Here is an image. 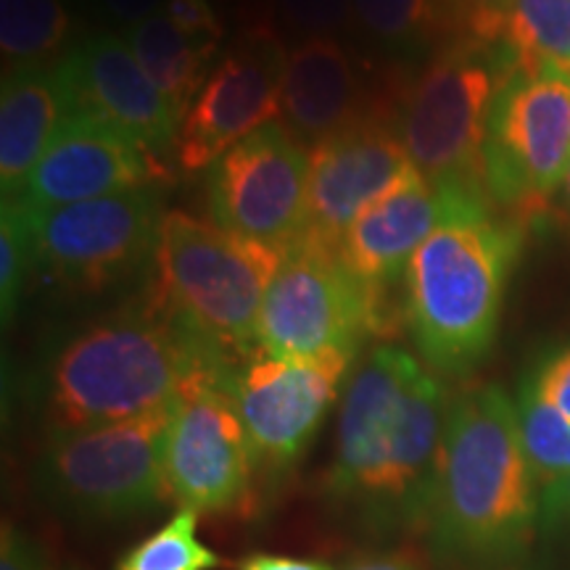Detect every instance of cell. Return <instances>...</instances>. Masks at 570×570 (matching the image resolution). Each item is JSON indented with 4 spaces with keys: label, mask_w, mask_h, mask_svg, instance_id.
I'll return each mask as SVG.
<instances>
[{
    "label": "cell",
    "mask_w": 570,
    "mask_h": 570,
    "mask_svg": "<svg viewBox=\"0 0 570 570\" xmlns=\"http://www.w3.org/2000/svg\"><path fill=\"white\" fill-rule=\"evenodd\" d=\"M518 423L525 454L541 489L570 475V420L525 381L518 396Z\"/></svg>",
    "instance_id": "cb8c5ba5"
},
{
    "label": "cell",
    "mask_w": 570,
    "mask_h": 570,
    "mask_svg": "<svg viewBox=\"0 0 570 570\" xmlns=\"http://www.w3.org/2000/svg\"><path fill=\"white\" fill-rule=\"evenodd\" d=\"M0 570H48L46 554L30 533L6 523L0 539Z\"/></svg>",
    "instance_id": "1f68e13d"
},
{
    "label": "cell",
    "mask_w": 570,
    "mask_h": 570,
    "mask_svg": "<svg viewBox=\"0 0 570 570\" xmlns=\"http://www.w3.org/2000/svg\"><path fill=\"white\" fill-rule=\"evenodd\" d=\"M512 75L515 63L504 42L475 40L454 42L420 71L396 125L410 161L428 183L487 194L483 142L489 114Z\"/></svg>",
    "instance_id": "8992f818"
},
{
    "label": "cell",
    "mask_w": 570,
    "mask_h": 570,
    "mask_svg": "<svg viewBox=\"0 0 570 570\" xmlns=\"http://www.w3.org/2000/svg\"><path fill=\"white\" fill-rule=\"evenodd\" d=\"M164 13L183 32L194 35L198 40L214 42V46H219V40H223V21H219L209 0H167Z\"/></svg>",
    "instance_id": "4dcf8cb0"
},
{
    "label": "cell",
    "mask_w": 570,
    "mask_h": 570,
    "mask_svg": "<svg viewBox=\"0 0 570 570\" xmlns=\"http://www.w3.org/2000/svg\"><path fill=\"white\" fill-rule=\"evenodd\" d=\"M206 190L214 223L288 254L309 217V151L269 122L212 164Z\"/></svg>",
    "instance_id": "7c38bea8"
},
{
    "label": "cell",
    "mask_w": 570,
    "mask_h": 570,
    "mask_svg": "<svg viewBox=\"0 0 570 570\" xmlns=\"http://www.w3.org/2000/svg\"><path fill=\"white\" fill-rule=\"evenodd\" d=\"M67 114L82 111L130 135L161 164L175 154L183 119L119 35H92L56 63Z\"/></svg>",
    "instance_id": "2e32d148"
},
{
    "label": "cell",
    "mask_w": 570,
    "mask_h": 570,
    "mask_svg": "<svg viewBox=\"0 0 570 570\" xmlns=\"http://www.w3.org/2000/svg\"><path fill=\"white\" fill-rule=\"evenodd\" d=\"M277 17L291 32L309 38H333L354 19V0H275Z\"/></svg>",
    "instance_id": "83f0119b"
},
{
    "label": "cell",
    "mask_w": 570,
    "mask_h": 570,
    "mask_svg": "<svg viewBox=\"0 0 570 570\" xmlns=\"http://www.w3.org/2000/svg\"><path fill=\"white\" fill-rule=\"evenodd\" d=\"M161 217L151 185L92 202L27 209L35 262L75 291H101L132 273L154 254Z\"/></svg>",
    "instance_id": "8fae6325"
},
{
    "label": "cell",
    "mask_w": 570,
    "mask_h": 570,
    "mask_svg": "<svg viewBox=\"0 0 570 570\" xmlns=\"http://www.w3.org/2000/svg\"><path fill=\"white\" fill-rule=\"evenodd\" d=\"M235 370L198 373L169 412L164 473L169 499L198 515H223L246 502L256 458L233 399Z\"/></svg>",
    "instance_id": "9c48e42d"
},
{
    "label": "cell",
    "mask_w": 570,
    "mask_h": 570,
    "mask_svg": "<svg viewBox=\"0 0 570 570\" xmlns=\"http://www.w3.org/2000/svg\"><path fill=\"white\" fill-rule=\"evenodd\" d=\"M0 225H3L0 227V306H3V320L9 323L13 312H17L21 291H24L35 252L30 219H27V209L17 198H3Z\"/></svg>",
    "instance_id": "4316f807"
},
{
    "label": "cell",
    "mask_w": 570,
    "mask_h": 570,
    "mask_svg": "<svg viewBox=\"0 0 570 570\" xmlns=\"http://www.w3.org/2000/svg\"><path fill=\"white\" fill-rule=\"evenodd\" d=\"M468 198H489L462 188H436L410 167L381 198L354 219L338 246V259L367 288L389 291L407 273L425 238Z\"/></svg>",
    "instance_id": "ac0fdd59"
},
{
    "label": "cell",
    "mask_w": 570,
    "mask_h": 570,
    "mask_svg": "<svg viewBox=\"0 0 570 570\" xmlns=\"http://www.w3.org/2000/svg\"><path fill=\"white\" fill-rule=\"evenodd\" d=\"M433 13L441 11L462 30V40L502 42V27L512 0H431Z\"/></svg>",
    "instance_id": "f1b7e54d"
},
{
    "label": "cell",
    "mask_w": 570,
    "mask_h": 570,
    "mask_svg": "<svg viewBox=\"0 0 570 570\" xmlns=\"http://www.w3.org/2000/svg\"><path fill=\"white\" fill-rule=\"evenodd\" d=\"M529 383L539 396H544L570 420V344L541 360Z\"/></svg>",
    "instance_id": "f546056e"
},
{
    "label": "cell",
    "mask_w": 570,
    "mask_h": 570,
    "mask_svg": "<svg viewBox=\"0 0 570 570\" xmlns=\"http://www.w3.org/2000/svg\"><path fill=\"white\" fill-rule=\"evenodd\" d=\"M238 570H336L325 562L288 558V554H252L240 562Z\"/></svg>",
    "instance_id": "836d02e7"
},
{
    "label": "cell",
    "mask_w": 570,
    "mask_h": 570,
    "mask_svg": "<svg viewBox=\"0 0 570 570\" xmlns=\"http://www.w3.org/2000/svg\"><path fill=\"white\" fill-rule=\"evenodd\" d=\"M169 412L56 433L38 465L42 491L85 520H127L164 508L173 502L164 473Z\"/></svg>",
    "instance_id": "52a82bcc"
},
{
    "label": "cell",
    "mask_w": 570,
    "mask_h": 570,
    "mask_svg": "<svg viewBox=\"0 0 570 570\" xmlns=\"http://www.w3.org/2000/svg\"><path fill=\"white\" fill-rule=\"evenodd\" d=\"M219 554L198 537V512L177 510L117 562V570H217Z\"/></svg>",
    "instance_id": "d4e9b609"
},
{
    "label": "cell",
    "mask_w": 570,
    "mask_h": 570,
    "mask_svg": "<svg viewBox=\"0 0 570 570\" xmlns=\"http://www.w3.org/2000/svg\"><path fill=\"white\" fill-rule=\"evenodd\" d=\"M63 0H0V53L11 67L42 63L69 38Z\"/></svg>",
    "instance_id": "603a6c76"
},
{
    "label": "cell",
    "mask_w": 570,
    "mask_h": 570,
    "mask_svg": "<svg viewBox=\"0 0 570 570\" xmlns=\"http://www.w3.org/2000/svg\"><path fill=\"white\" fill-rule=\"evenodd\" d=\"M125 40L151 82L183 119L202 92L206 77L212 75L209 61L217 53V46L183 32L164 11L127 27Z\"/></svg>",
    "instance_id": "44dd1931"
},
{
    "label": "cell",
    "mask_w": 570,
    "mask_h": 570,
    "mask_svg": "<svg viewBox=\"0 0 570 570\" xmlns=\"http://www.w3.org/2000/svg\"><path fill=\"white\" fill-rule=\"evenodd\" d=\"M570 164V71L512 75L491 104L483 183L491 202L537 206L566 180Z\"/></svg>",
    "instance_id": "30bf717a"
},
{
    "label": "cell",
    "mask_w": 570,
    "mask_h": 570,
    "mask_svg": "<svg viewBox=\"0 0 570 570\" xmlns=\"http://www.w3.org/2000/svg\"><path fill=\"white\" fill-rule=\"evenodd\" d=\"M541 510L539 481L502 386L452 399L425 529L446 558L475 568L523 560Z\"/></svg>",
    "instance_id": "7a4b0ae2"
},
{
    "label": "cell",
    "mask_w": 570,
    "mask_h": 570,
    "mask_svg": "<svg viewBox=\"0 0 570 570\" xmlns=\"http://www.w3.org/2000/svg\"><path fill=\"white\" fill-rule=\"evenodd\" d=\"M541 504L550 515H568L570 518V475L552 483V487L544 489V497H541Z\"/></svg>",
    "instance_id": "e575fe53"
},
{
    "label": "cell",
    "mask_w": 570,
    "mask_h": 570,
    "mask_svg": "<svg viewBox=\"0 0 570 570\" xmlns=\"http://www.w3.org/2000/svg\"><path fill=\"white\" fill-rule=\"evenodd\" d=\"M410 167L415 164L410 161L399 125L377 114H365L315 142L309 148V217L298 244L338 252L354 219Z\"/></svg>",
    "instance_id": "9a60e30c"
},
{
    "label": "cell",
    "mask_w": 570,
    "mask_h": 570,
    "mask_svg": "<svg viewBox=\"0 0 570 570\" xmlns=\"http://www.w3.org/2000/svg\"><path fill=\"white\" fill-rule=\"evenodd\" d=\"M283 252L188 212L161 217L151 312L194 333L235 367L256 348V325Z\"/></svg>",
    "instance_id": "5b68a950"
},
{
    "label": "cell",
    "mask_w": 570,
    "mask_h": 570,
    "mask_svg": "<svg viewBox=\"0 0 570 570\" xmlns=\"http://www.w3.org/2000/svg\"><path fill=\"white\" fill-rule=\"evenodd\" d=\"M98 3H101V9L109 13L111 19L132 27V24H140V21L151 19L154 13L164 11L167 0H98Z\"/></svg>",
    "instance_id": "d6a6232c"
},
{
    "label": "cell",
    "mask_w": 570,
    "mask_h": 570,
    "mask_svg": "<svg viewBox=\"0 0 570 570\" xmlns=\"http://www.w3.org/2000/svg\"><path fill=\"white\" fill-rule=\"evenodd\" d=\"M562 194H566V202H568V209H570V164H568L566 180H562Z\"/></svg>",
    "instance_id": "8d00e7d4"
},
{
    "label": "cell",
    "mask_w": 570,
    "mask_h": 570,
    "mask_svg": "<svg viewBox=\"0 0 570 570\" xmlns=\"http://www.w3.org/2000/svg\"><path fill=\"white\" fill-rule=\"evenodd\" d=\"M502 42L515 63V75L570 71V0H512Z\"/></svg>",
    "instance_id": "7402d4cb"
},
{
    "label": "cell",
    "mask_w": 570,
    "mask_h": 570,
    "mask_svg": "<svg viewBox=\"0 0 570 570\" xmlns=\"http://www.w3.org/2000/svg\"><path fill=\"white\" fill-rule=\"evenodd\" d=\"M389 296L362 285L338 252L298 244L269 283L256 348L269 356L354 354L389 327Z\"/></svg>",
    "instance_id": "ba28073f"
},
{
    "label": "cell",
    "mask_w": 570,
    "mask_h": 570,
    "mask_svg": "<svg viewBox=\"0 0 570 570\" xmlns=\"http://www.w3.org/2000/svg\"><path fill=\"white\" fill-rule=\"evenodd\" d=\"M354 19L389 48H412L431 27V0H354Z\"/></svg>",
    "instance_id": "484cf974"
},
{
    "label": "cell",
    "mask_w": 570,
    "mask_h": 570,
    "mask_svg": "<svg viewBox=\"0 0 570 570\" xmlns=\"http://www.w3.org/2000/svg\"><path fill=\"white\" fill-rule=\"evenodd\" d=\"M164 175V164L130 135L75 111L63 117L17 202L27 209H51L148 188Z\"/></svg>",
    "instance_id": "e0dca14e"
},
{
    "label": "cell",
    "mask_w": 570,
    "mask_h": 570,
    "mask_svg": "<svg viewBox=\"0 0 570 570\" xmlns=\"http://www.w3.org/2000/svg\"><path fill=\"white\" fill-rule=\"evenodd\" d=\"M67 117L56 67L27 63L6 69L0 90V188L17 198Z\"/></svg>",
    "instance_id": "ffe728a7"
},
{
    "label": "cell",
    "mask_w": 570,
    "mask_h": 570,
    "mask_svg": "<svg viewBox=\"0 0 570 570\" xmlns=\"http://www.w3.org/2000/svg\"><path fill=\"white\" fill-rule=\"evenodd\" d=\"M352 570H417L410 560L396 558V554H386V558H370L362 560L360 566H354Z\"/></svg>",
    "instance_id": "d590c367"
},
{
    "label": "cell",
    "mask_w": 570,
    "mask_h": 570,
    "mask_svg": "<svg viewBox=\"0 0 570 570\" xmlns=\"http://www.w3.org/2000/svg\"><path fill=\"white\" fill-rule=\"evenodd\" d=\"M67 570H75V568H67Z\"/></svg>",
    "instance_id": "74e56055"
},
{
    "label": "cell",
    "mask_w": 570,
    "mask_h": 570,
    "mask_svg": "<svg viewBox=\"0 0 570 570\" xmlns=\"http://www.w3.org/2000/svg\"><path fill=\"white\" fill-rule=\"evenodd\" d=\"M354 354L269 356L256 352L235 370L233 399L256 465L288 468L302 458L338 399Z\"/></svg>",
    "instance_id": "4fadbf2b"
},
{
    "label": "cell",
    "mask_w": 570,
    "mask_h": 570,
    "mask_svg": "<svg viewBox=\"0 0 570 570\" xmlns=\"http://www.w3.org/2000/svg\"><path fill=\"white\" fill-rule=\"evenodd\" d=\"M452 399L402 346H377L346 386L327 489L375 533L425 525Z\"/></svg>",
    "instance_id": "6da1fadb"
},
{
    "label": "cell",
    "mask_w": 570,
    "mask_h": 570,
    "mask_svg": "<svg viewBox=\"0 0 570 570\" xmlns=\"http://www.w3.org/2000/svg\"><path fill=\"white\" fill-rule=\"evenodd\" d=\"M362 80L336 38L298 40L288 48L281 88V117L298 142L331 138L360 117Z\"/></svg>",
    "instance_id": "d6986e66"
},
{
    "label": "cell",
    "mask_w": 570,
    "mask_h": 570,
    "mask_svg": "<svg viewBox=\"0 0 570 570\" xmlns=\"http://www.w3.org/2000/svg\"><path fill=\"white\" fill-rule=\"evenodd\" d=\"M206 370L238 367L151 309L101 320L53 356L46 377L48 423L56 436L169 410Z\"/></svg>",
    "instance_id": "3957f363"
},
{
    "label": "cell",
    "mask_w": 570,
    "mask_h": 570,
    "mask_svg": "<svg viewBox=\"0 0 570 570\" xmlns=\"http://www.w3.org/2000/svg\"><path fill=\"white\" fill-rule=\"evenodd\" d=\"M285 56L288 51L267 35L227 51L180 122L175 159L185 173L209 169L235 142L281 117Z\"/></svg>",
    "instance_id": "5bb4252c"
},
{
    "label": "cell",
    "mask_w": 570,
    "mask_h": 570,
    "mask_svg": "<svg viewBox=\"0 0 570 570\" xmlns=\"http://www.w3.org/2000/svg\"><path fill=\"white\" fill-rule=\"evenodd\" d=\"M520 246L489 198H468L425 238L404 273L402 315L431 370L462 375L491 352Z\"/></svg>",
    "instance_id": "277c9868"
}]
</instances>
